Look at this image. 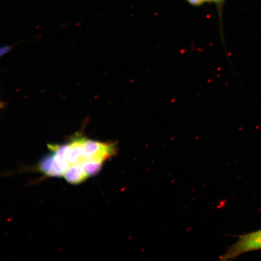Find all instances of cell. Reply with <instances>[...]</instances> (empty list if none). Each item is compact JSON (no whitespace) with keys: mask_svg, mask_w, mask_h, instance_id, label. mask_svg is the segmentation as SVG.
Masks as SVG:
<instances>
[{"mask_svg":"<svg viewBox=\"0 0 261 261\" xmlns=\"http://www.w3.org/2000/svg\"><path fill=\"white\" fill-rule=\"evenodd\" d=\"M50 154L40 165L45 175L64 178L71 184H80L99 172L104 162L116 154V145L75 137L66 144L50 146Z\"/></svg>","mask_w":261,"mask_h":261,"instance_id":"cell-1","label":"cell"},{"mask_svg":"<svg viewBox=\"0 0 261 261\" xmlns=\"http://www.w3.org/2000/svg\"><path fill=\"white\" fill-rule=\"evenodd\" d=\"M261 249V230L241 237L223 256V259H230L245 252Z\"/></svg>","mask_w":261,"mask_h":261,"instance_id":"cell-2","label":"cell"},{"mask_svg":"<svg viewBox=\"0 0 261 261\" xmlns=\"http://www.w3.org/2000/svg\"><path fill=\"white\" fill-rule=\"evenodd\" d=\"M192 6H198L203 5L205 2H210V0H187Z\"/></svg>","mask_w":261,"mask_h":261,"instance_id":"cell-3","label":"cell"},{"mask_svg":"<svg viewBox=\"0 0 261 261\" xmlns=\"http://www.w3.org/2000/svg\"><path fill=\"white\" fill-rule=\"evenodd\" d=\"M8 47H3L0 48V57L2 56L3 55H4L9 50Z\"/></svg>","mask_w":261,"mask_h":261,"instance_id":"cell-4","label":"cell"}]
</instances>
